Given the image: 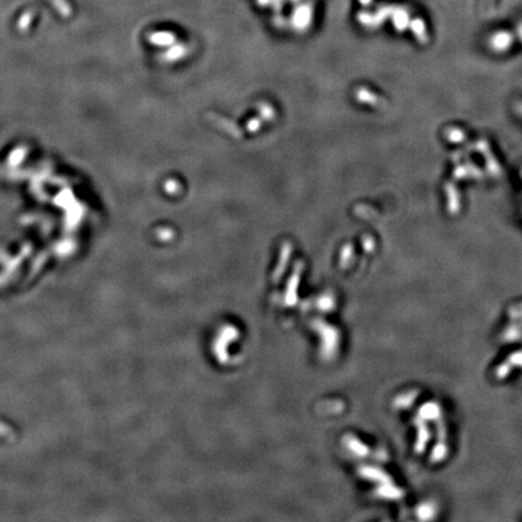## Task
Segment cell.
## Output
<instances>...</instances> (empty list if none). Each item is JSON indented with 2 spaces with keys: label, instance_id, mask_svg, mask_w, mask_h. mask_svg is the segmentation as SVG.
Here are the masks:
<instances>
[{
  "label": "cell",
  "instance_id": "1",
  "mask_svg": "<svg viewBox=\"0 0 522 522\" xmlns=\"http://www.w3.org/2000/svg\"><path fill=\"white\" fill-rule=\"evenodd\" d=\"M312 18V9L308 4L300 5L295 10L294 16H292V22H294V25L297 28H300V29H304L306 28L308 24L311 23Z\"/></svg>",
  "mask_w": 522,
  "mask_h": 522
},
{
  "label": "cell",
  "instance_id": "2",
  "mask_svg": "<svg viewBox=\"0 0 522 522\" xmlns=\"http://www.w3.org/2000/svg\"><path fill=\"white\" fill-rule=\"evenodd\" d=\"M493 0H482V10L483 12H488L492 10Z\"/></svg>",
  "mask_w": 522,
  "mask_h": 522
},
{
  "label": "cell",
  "instance_id": "3",
  "mask_svg": "<svg viewBox=\"0 0 522 522\" xmlns=\"http://www.w3.org/2000/svg\"><path fill=\"white\" fill-rule=\"evenodd\" d=\"M272 4L275 5V8L278 10V9L282 8V4H283V0H272Z\"/></svg>",
  "mask_w": 522,
  "mask_h": 522
},
{
  "label": "cell",
  "instance_id": "4",
  "mask_svg": "<svg viewBox=\"0 0 522 522\" xmlns=\"http://www.w3.org/2000/svg\"><path fill=\"white\" fill-rule=\"evenodd\" d=\"M257 3H259V5L261 6H266L272 4V0H257Z\"/></svg>",
  "mask_w": 522,
  "mask_h": 522
},
{
  "label": "cell",
  "instance_id": "5",
  "mask_svg": "<svg viewBox=\"0 0 522 522\" xmlns=\"http://www.w3.org/2000/svg\"><path fill=\"white\" fill-rule=\"evenodd\" d=\"M363 5H369L371 3V0H359Z\"/></svg>",
  "mask_w": 522,
  "mask_h": 522
},
{
  "label": "cell",
  "instance_id": "6",
  "mask_svg": "<svg viewBox=\"0 0 522 522\" xmlns=\"http://www.w3.org/2000/svg\"><path fill=\"white\" fill-rule=\"evenodd\" d=\"M292 2H298V0H292Z\"/></svg>",
  "mask_w": 522,
  "mask_h": 522
}]
</instances>
